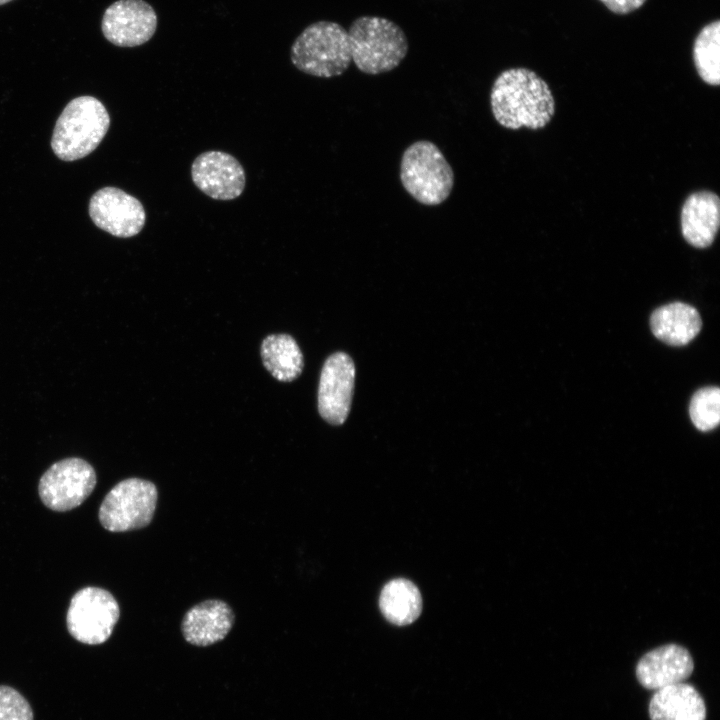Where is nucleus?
I'll list each match as a JSON object with an SVG mask.
<instances>
[{
    "mask_svg": "<svg viewBox=\"0 0 720 720\" xmlns=\"http://www.w3.org/2000/svg\"><path fill=\"white\" fill-rule=\"evenodd\" d=\"M608 10L618 15H626L641 8L647 0H599Z\"/></svg>",
    "mask_w": 720,
    "mask_h": 720,
    "instance_id": "obj_23",
    "label": "nucleus"
},
{
    "mask_svg": "<svg viewBox=\"0 0 720 720\" xmlns=\"http://www.w3.org/2000/svg\"><path fill=\"white\" fill-rule=\"evenodd\" d=\"M698 311L682 302L669 303L656 309L650 318L653 334L674 346L688 344L701 329Z\"/></svg>",
    "mask_w": 720,
    "mask_h": 720,
    "instance_id": "obj_17",
    "label": "nucleus"
},
{
    "mask_svg": "<svg viewBox=\"0 0 720 720\" xmlns=\"http://www.w3.org/2000/svg\"><path fill=\"white\" fill-rule=\"evenodd\" d=\"M400 181L418 203L437 206L445 202L454 186V172L438 146L428 140L409 145L400 162Z\"/></svg>",
    "mask_w": 720,
    "mask_h": 720,
    "instance_id": "obj_5",
    "label": "nucleus"
},
{
    "mask_svg": "<svg viewBox=\"0 0 720 720\" xmlns=\"http://www.w3.org/2000/svg\"><path fill=\"white\" fill-rule=\"evenodd\" d=\"M97 482L94 468L84 459L70 457L55 462L39 481L42 502L54 511H68L82 504Z\"/></svg>",
    "mask_w": 720,
    "mask_h": 720,
    "instance_id": "obj_8",
    "label": "nucleus"
},
{
    "mask_svg": "<svg viewBox=\"0 0 720 720\" xmlns=\"http://www.w3.org/2000/svg\"><path fill=\"white\" fill-rule=\"evenodd\" d=\"M0 720H33L26 698L12 687L0 686Z\"/></svg>",
    "mask_w": 720,
    "mask_h": 720,
    "instance_id": "obj_22",
    "label": "nucleus"
},
{
    "mask_svg": "<svg viewBox=\"0 0 720 720\" xmlns=\"http://www.w3.org/2000/svg\"><path fill=\"white\" fill-rule=\"evenodd\" d=\"M720 225V200L711 191L692 193L681 210V230L686 242L696 248H707L715 239Z\"/></svg>",
    "mask_w": 720,
    "mask_h": 720,
    "instance_id": "obj_15",
    "label": "nucleus"
},
{
    "mask_svg": "<svg viewBox=\"0 0 720 720\" xmlns=\"http://www.w3.org/2000/svg\"><path fill=\"white\" fill-rule=\"evenodd\" d=\"M290 59L305 74L320 78L340 76L352 62L348 32L333 21L314 22L294 40Z\"/></svg>",
    "mask_w": 720,
    "mask_h": 720,
    "instance_id": "obj_3",
    "label": "nucleus"
},
{
    "mask_svg": "<svg viewBox=\"0 0 720 720\" xmlns=\"http://www.w3.org/2000/svg\"><path fill=\"white\" fill-rule=\"evenodd\" d=\"M120 616L114 596L98 587H86L72 597L66 623L77 641L89 645L104 643L112 634Z\"/></svg>",
    "mask_w": 720,
    "mask_h": 720,
    "instance_id": "obj_7",
    "label": "nucleus"
},
{
    "mask_svg": "<svg viewBox=\"0 0 720 720\" xmlns=\"http://www.w3.org/2000/svg\"><path fill=\"white\" fill-rule=\"evenodd\" d=\"M490 106L502 127H545L555 112V101L548 84L534 71L519 67L502 71L490 92Z\"/></svg>",
    "mask_w": 720,
    "mask_h": 720,
    "instance_id": "obj_1",
    "label": "nucleus"
},
{
    "mask_svg": "<svg viewBox=\"0 0 720 720\" xmlns=\"http://www.w3.org/2000/svg\"><path fill=\"white\" fill-rule=\"evenodd\" d=\"M12 0H0V6L11 2Z\"/></svg>",
    "mask_w": 720,
    "mask_h": 720,
    "instance_id": "obj_24",
    "label": "nucleus"
},
{
    "mask_svg": "<svg viewBox=\"0 0 720 720\" xmlns=\"http://www.w3.org/2000/svg\"><path fill=\"white\" fill-rule=\"evenodd\" d=\"M234 619L229 604L219 599H209L194 605L184 614L181 631L188 643L209 646L228 635Z\"/></svg>",
    "mask_w": 720,
    "mask_h": 720,
    "instance_id": "obj_14",
    "label": "nucleus"
},
{
    "mask_svg": "<svg viewBox=\"0 0 720 720\" xmlns=\"http://www.w3.org/2000/svg\"><path fill=\"white\" fill-rule=\"evenodd\" d=\"M690 418L700 431H710L720 422V390L705 387L696 391L689 406Z\"/></svg>",
    "mask_w": 720,
    "mask_h": 720,
    "instance_id": "obj_21",
    "label": "nucleus"
},
{
    "mask_svg": "<svg viewBox=\"0 0 720 720\" xmlns=\"http://www.w3.org/2000/svg\"><path fill=\"white\" fill-rule=\"evenodd\" d=\"M355 366L344 352L332 354L325 361L318 387V411L332 425L342 424L350 411Z\"/></svg>",
    "mask_w": 720,
    "mask_h": 720,
    "instance_id": "obj_11",
    "label": "nucleus"
},
{
    "mask_svg": "<svg viewBox=\"0 0 720 720\" xmlns=\"http://www.w3.org/2000/svg\"><path fill=\"white\" fill-rule=\"evenodd\" d=\"M158 491L154 483L128 478L117 483L99 508L101 525L111 532H126L148 526L154 516Z\"/></svg>",
    "mask_w": 720,
    "mask_h": 720,
    "instance_id": "obj_6",
    "label": "nucleus"
},
{
    "mask_svg": "<svg viewBox=\"0 0 720 720\" xmlns=\"http://www.w3.org/2000/svg\"><path fill=\"white\" fill-rule=\"evenodd\" d=\"M651 720H705L706 706L698 690L677 683L655 691L649 702Z\"/></svg>",
    "mask_w": 720,
    "mask_h": 720,
    "instance_id": "obj_16",
    "label": "nucleus"
},
{
    "mask_svg": "<svg viewBox=\"0 0 720 720\" xmlns=\"http://www.w3.org/2000/svg\"><path fill=\"white\" fill-rule=\"evenodd\" d=\"M693 61L700 78L707 84L720 83V20L706 24L693 44Z\"/></svg>",
    "mask_w": 720,
    "mask_h": 720,
    "instance_id": "obj_20",
    "label": "nucleus"
},
{
    "mask_svg": "<svg viewBox=\"0 0 720 720\" xmlns=\"http://www.w3.org/2000/svg\"><path fill=\"white\" fill-rule=\"evenodd\" d=\"M191 177L196 187L215 200H233L245 188V172L240 162L222 151H206L191 165Z\"/></svg>",
    "mask_w": 720,
    "mask_h": 720,
    "instance_id": "obj_12",
    "label": "nucleus"
},
{
    "mask_svg": "<svg viewBox=\"0 0 720 720\" xmlns=\"http://www.w3.org/2000/svg\"><path fill=\"white\" fill-rule=\"evenodd\" d=\"M89 215L97 227L120 238L137 235L146 221L141 202L115 187H104L93 194Z\"/></svg>",
    "mask_w": 720,
    "mask_h": 720,
    "instance_id": "obj_10",
    "label": "nucleus"
},
{
    "mask_svg": "<svg viewBox=\"0 0 720 720\" xmlns=\"http://www.w3.org/2000/svg\"><path fill=\"white\" fill-rule=\"evenodd\" d=\"M110 125L109 114L95 97L71 100L56 121L51 147L61 160L81 159L97 148Z\"/></svg>",
    "mask_w": 720,
    "mask_h": 720,
    "instance_id": "obj_4",
    "label": "nucleus"
},
{
    "mask_svg": "<svg viewBox=\"0 0 720 720\" xmlns=\"http://www.w3.org/2000/svg\"><path fill=\"white\" fill-rule=\"evenodd\" d=\"M261 358L270 374L282 382L293 381L303 369L302 352L288 334L267 336L261 344Z\"/></svg>",
    "mask_w": 720,
    "mask_h": 720,
    "instance_id": "obj_19",
    "label": "nucleus"
},
{
    "mask_svg": "<svg viewBox=\"0 0 720 720\" xmlns=\"http://www.w3.org/2000/svg\"><path fill=\"white\" fill-rule=\"evenodd\" d=\"M157 14L144 0H117L101 20L105 39L118 47H136L148 42L157 29Z\"/></svg>",
    "mask_w": 720,
    "mask_h": 720,
    "instance_id": "obj_9",
    "label": "nucleus"
},
{
    "mask_svg": "<svg viewBox=\"0 0 720 720\" xmlns=\"http://www.w3.org/2000/svg\"><path fill=\"white\" fill-rule=\"evenodd\" d=\"M379 607L390 623L404 626L414 622L421 614L422 597L413 582L396 578L383 587Z\"/></svg>",
    "mask_w": 720,
    "mask_h": 720,
    "instance_id": "obj_18",
    "label": "nucleus"
},
{
    "mask_svg": "<svg viewBox=\"0 0 720 720\" xmlns=\"http://www.w3.org/2000/svg\"><path fill=\"white\" fill-rule=\"evenodd\" d=\"M352 61L368 75L394 70L408 53V39L400 26L380 16L356 18L347 30Z\"/></svg>",
    "mask_w": 720,
    "mask_h": 720,
    "instance_id": "obj_2",
    "label": "nucleus"
},
{
    "mask_svg": "<svg viewBox=\"0 0 720 720\" xmlns=\"http://www.w3.org/2000/svg\"><path fill=\"white\" fill-rule=\"evenodd\" d=\"M694 661L689 651L667 644L644 654L636 665L638 682L646 689L658 690L684 682L692 674Z\"/></svg>",
    "mask_w": 720,
    "mask_h": 720,
    "instance_id": "obj_13",
    "label": "nucleus"
}]
</instances>
